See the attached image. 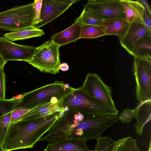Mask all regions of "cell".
<instances>
[{
    "label": "cell",
    "instance_id": "14",
    "mask_svg": "<svg viewBox=\"0 0 151 151\" xmlns=\"http://www.w3.org/2000/svg\"><path fill=\"white\" fill-rule=\"evenodd\" d=\"M86 140L65 137L53 143H48L45 151H89Z\"/></svg>",
    "mask_w": 151,
    "mask_h": 151
},
{
    "label": "cell",
    "instance_id": "10",
    "mask_svg": "<svg viewBox=\"0 0 151 151\" xmlns=\"http://www.w3.org/2000/svg\"><path fill=\"white\" fill-rule=\"evenodd\" d=\"M37 48L32 46L17 44L4 36L0 37V55L6 63L9 60L29 61Z\"/></svg>",
    "mask_w": 151,
    "mask_h": 151
},
{
    "label": "cell",
    "instance_id": "3",
    "mask_svg": "<svg viewBox=\"0 0 151 151\" xmlns=\"http://www.w3.org/2000/svg\"><path fill=\"white\" fill-rule=\"evenodd\" d=\"M75 89L63 81H56L22 95L15 109L30 110L55 99H63Z\"/></svg>",
    "mask_w": 151,
    "mask_h": 151
},
{
    "label": "cell",
    "instance_id": "30",
    "mask_svg": "<svg viewBox=\"0 0 151 151\" xmlns=\"http://www.w3.org/2000/svg\"><path fill=\"white\" fill-rule=\"evenodd\" d=\"M143 23L148 29L151 30V14L146 9L143 14Z\"/></svg>",
    "mask_w": 151,
    "mask_h": 151
},
{
    "label": "cell",
    "instance_id": "4",
    "mask_svg": "<svg viewBox=\"0 0 151 151\" xmlns=\"http://www.w3.org/2000/svg\"><path fill=\"white\" fill-rule=\"evenodd\" d=\"M63 107L85 116L118 114L119 111L106 107L91 97L82 86L75 88L63 100Z\"/></svg>",
    "mask_w": 151,
    "mask_h": 151
},
{
    "label": "cell",
    "instance_id": "25",
    "mask_svg": "<svg viewBox=\"0 0 151 151\" xmlns=\"http://www.w3.org/2000/svg\"><path fill=\"white\" fill-rule=\"evenodd\" d=\"M137 141L136 139L132 138L126 140L119 147L117 151H140Z\"/></svg>",
    "mask_w": 151,
    "mask_h": 151
},
{
    "label": "cell",
    "instance_id": "27",
    "mask_svg": "<svg viewBox=\"0 0 151 151\" xmlns=\"http://www.w3.org/2000/svg\"><path fill=\"white\" fill-rule=\"evenodd\" d=\"M4 67L0 70V99H6V75L4 71Z\"/></svg>",
    "mask_w": 151,
    "mask_h": 151
},
{
    "label": "cell",
    "instance_id": "33",
    "mask_svg": "<svg viewBox=\"0 0 151 151\" xmlns=\"http://www.w3.org/2000/svg\"><path fill=\"white\" fill-rule=\"evenodd\" d=\"M3 126L0 122V148L1 147L3 142Z\"/></svg>",
    "mask_w": 151,
    "mask_h": 151
},
{
    "label": "cell",
    "instance_id": "9",
    "mask_svg": "<svg viewBox=\"0 0 151 151\" xmlns=\"http://www.w3.org/2000/svg\"><path fill=\"white\" fill-rule=\"evenodd\" d=\"M83 10L103 20L114 18L125 19L120 0H89Z\"/></svg>",
    "mask_w": 151,
    "mask_h": 151
},
{
    "label": "cell",
    "instance_id": "13",
    "mask_svg": "<svg viewBox=\"0 0 151 151\" xmlns=\"http://www.w3.org/2000/svg\"><path fill=\"white\" fill-rule=\"evenodd\" d=\"M63 99H55L49 102L38 105L29 110L20 119L33 120L63 111L65 109L62 105Z\"/></svg>",
    "mask_w": 151,
    "mask_h": 151
},
{
    "label": "cell",
    "instance_id": "15",
    "mask_svg": "<svg viewBox=\"0 0 151 151\" xmlns=\"http://www.w3.org/2000/svg\"><path fill=\"white\" fill-rule=\"evenodd\" d=\"M83 24L79 22L75 23L66 29L53 35L51 40L60 46L80 39Z\"/></svg>",
    "mask_w": 151,
    "mask_h": 151
},
{
    "label": "cell",
    "instance_id": "6",
    "mask_svg": "<svg viewBox=\"0 0 151 151\" xmlns=\"http://www.w3.org/2000/svg\"><path fill=\"white\" fill-rule=\"evenodd\" d=\"M60 47L51 40L46 41L37 47L32 59L27 62L42 72L55 74L59 72L61 64Z\"/></svg>",
    "mask_w": 151,
    "mask_h": 151
},
{
    "label": "cell",
    "instance_id": "31",
    "mask_svg": "<svg viewBox=\"0 0 151 151\" xmlns=\"http://www.w3.org/2000/svg\"><path fill=\"white\" fill-rule=\"evenodd\" d=\"M138 1L144 7L145 9L151 14L150 7L148 1L147 0H139Z\"/></svg>",
    "mask_w": 151,
    "mask_h": 151
},
{
    "label": "cell",
    "instance_id": "8",
    "mask_svg": "<svg viewBox=\"0 0 151 151\" xmlns=\"http://www.w3.org/2000/svg\"><path fill=\"white\" fill-rule=\"evenodd\" d=\"M82 87L98 103L111 109L118 111L112 99L111 87L105 84L97 74H87Z\"/></svg>",
    "mask_w": 151,
    "mask_h": 151
},
{
    "label": "cell",
    "instance_id": "5",
    "mask_svg": "<svg viewBox=\"0 0 151 151\" xmlns=\"http://www.w3.org/2000/svg\"><path fill=\"white\" fill-rule=\"evenodd\" d=\"M34 2L0 12V29L11 32L33 26Z\"/></svg>",
    "mask_w": 151,
    "mask_h": 151
},
{
    "label": "cell",
    "instance_id": "18",
    "mask_svg": "<svg viewBox=\"0 0 151 151\" xmlns=\"http://www.w3.org/2000/svg\"><path fill=\"white\" fill-rule=\"evenodd\" d=\"M120 2L124 9L125 19L128 23L143 22L145 9L142 5L138 1L120 0Z\"/></svg>",
    "mask_w": 151,
    "mask_h": 151
},
{
    "label": "cell",
    "instance_id": "1",
    "mask_svg": "<svg viewBox=\"0 0 151 151\" xmlns=\"http://www.w3.org/2000/svg\"><path fill=\"white\" fill-rule=\"evenodd\" d=\"M65 110L33 120L21 119L10 124L1 149L11 151L33 148Z\"/></svg>",
    "mask_w": 151,
    "mask_h": 151
},
{
    "label": "cell",
    "instance_id": "20",
    "mask_svg": "<svg viewBox=\"0 0 151 151\" xmlns=\"http://www.w3.org/2000/svg\"><path fill=\"white\" fill-rule=\"evenodd\" d=\"M44 35V32L43 30L32 26L17 31L11 32L4 34L3 36L12 42L33 37H41Z\"/></svg>",
    "mask_w": 151,
    "mask_h": 151
},
{
    "label": "cell",
    "instance_id": "22",
    "mask_svg": "<svg viewBox=\"0 0 151 151\" xmlns=\"http://www.w3.org/2000/svg\"><path fill=\"white\" fill-rule=\"evenodd\" d=\"M127 137L114 141L109 137L98 138L93 150L97 151H117L119 147L126 140L130 138Z\"/></svg>",
    "mask_w": 151,
    "mask_h": 151
},
{
    "label": "cell",
    "instance_id": "11",
    "mask_svg": "<svg viewBox=\"0 0 151 151\" xmlns=\"http://www.w3.org/2000/svg\"><path fill=\"white\" fill-rule=\"evenodd\" d=\"M72 5L68 0H43L40 17L42 21L33 27L39 29L61 15Z\"/></svg>",
    "mask_w": 151,
    "mask_h": 151
},
{
    "label": "cell",
    "instance_id": "36",
    "mask_svg": "<svg viewBox=\"0 0 151 151\" xmlns=\"http://www.w3.org/2000/svg\"><path fill=\"white\" fill-rule=\"evenodd\" d=\"M0 151H3L1 148H0Z\"/></svg>",
    "mask_w": 151,
    "mask_h": 151
},
{
    "label": "cell",
    "instance_id": "23",
    "mask_svg": "<svg viewBox=\"0 0 151 151\" xmlns=\"http://www.w3.org/2000/svg\"><path fill=\"white\" fill-rule=\"evenodd\" d=\"M106 35L98 25L83 24L80 38H94Z\"/></svg>",
    "mask_w": 151,
    "mask_h": 151
},
{
    "label": "cell",
    "instance_id": "17",
    "mask_svg": "<svg viewBox=\"0 0 151 151\" xmlns=\"http://www.w3.org/2000/svg\"><path fill=\"white\" fill-rule=\"evenodd\" d=\"M134 118L137 120L134 125L135 131L138 135H142L144 126L151 120V100L139 101L134 109Z\"/></svg>",
    "mask_w": 151,
    "mask_h": 151
},
{
    "label": "cell",
    "instance_id": "37",
    "mask_svg": "<svg viewBox=\"0 0 151 151\" xmlns=\"http://www.w3.org/2000/svg\"><path fill=\"white\" fill-rule=\"evenodd\" d=\"M95 151V150H91V151Z\"/></svg>",
    "mask_w": 151,
    "mask_h": 151
},
{
    "label": "cell",
    "instance_id": "2",
    "mask_svg": "<svg viewBox=\"0 0 151 151\" xmlns=\"http://www.w3.org/2000/svg\"><path fill=\"white\" fill-rule=\"evenodd\" d=\"M119 120L118 114L85 116L75 112L67 137L86 140L97 139L107 128Z\"/></svg>",
    "mask_w": 151,
    "mask_h": 151
},
{
    "label": "cell",
    "instance_id": "32",
    "mask_svg": "<svg viewBox=\"0 0 151 151\" xmlns=\"http://www.w3.org/2000/svg\"><path fill=\"white\" fill-rule=\"evenodd\" d=\"M60 70L64 71H66L68 70L69 66L66 63H63L60 64L59 66Z\"/></svg>",
    "mask_w": 151,
    "mask_h": 151
},
{
    "label": "cell",
    "instance_id": "26",
    "mask_svg": "<svg viewBox=\"0 0 151 151\" xmlns=\"http://www.w3.org/2000/svg\"><path fill=\"white\" fill-rule=\"evenodd\" d=\"M135 115L134 109H131L128 108L124 109L119 116V120L124 123L127 124L129 122Z\"/></svg>",
    "mask_w": 151,
    "mask_h": 151
},
{
    "label": "cell",
    "instance_id": "7",
    "mask_svg": "<svg viewBox=\"0 0 151 151\" xmlns=\"http://www.w3.org/2000/svg\"><path fill=\"white\" fill-rule=\"evenodd\" d=\"M139 101L151 100V58L134 57L132 67Z\"/></svg>",
    "mask_w": 151,
    "mask_h": 151
},
{
    "label": "cell",
    "instance_id": "24",
    "mask_svg": "<svg viewBox=\"0 0 151 151\" xmlns=\"http://www.w3.org/2000/svg\"><path fill=\"white\" fill-rule=\"evenodd\" d=\"M103 20L85 11L83 9L80 15L75 21H78L83 25H98Z\"/></svg>",
    "mask_w": 151,
    "mask_h": 151
},
{
    "label": "cell",
    "instance_id": "29",
    "mask_svg": "<svg viewBox=\"0 0 151 151\" xmlns=\"http://www.w3.org/2000/svg\"><path fill=\"white\" fill-rule=\"evenodd\" d=\"M29 110H30L21 109H14L12 112L10 124L20 119Z\"/></svg>",
    "mask_w": 151,
    "mask_h": 151
},
{
    "label": "cell",
    "instance_id": "28",
    "mask_svg": "<svg viewBox=\"0 0 151 151\" xmlns=\"http://www.w3.org/2000/svg\"><path fill=\"white\" fill-rule=\"evenodd\" d=\"M43 0H35L34 1V9L35 13V24L42 21L40 14Z\"/></svg>",
    "mask_w": 151,
    "mask_h": 151
},
{
    "label": "cell",
    "instance_id": "21",
    "mask_svg": "<svg viewBox=\"0 0 151 151\" xmlns=\"http://www.w3.org/2000/svg\"><path fill=\"white\" fill-rule=\"evenodd\" d=\"M132 55L134 57L151 58V35L140 37L134 43Z\"/></svg>",
    "mask_w": 151,
    "mask_h": 151
},
{
    "label": "cell",
    "instance_id": "16",
    "mask_svg": "<svg viewBox=\"0 0 151 151\" xmlns=\"http://www.w3.org/2000/svg\"><path fill=\"white\" fill-rule=\"evenodd\" d=\"M129 24L125 19L114 18L103 20L98 26L106 35H115L120 39L126 33Z\"/></svg>",
    "mask_w": 151,
    "mask_h": 151
},
{
    "label": "cell",
    "instance_id": "19",
    "mask_svg": "<svg viewBox=\"0 0 151 151\" xmlns=\"http://www.w3.org/2000/svg\"><path fill=\"white\" fill-rule=\"evenodd\" d=\"M19 98L0 99V122L3 126V140L10 124L12 115L18 103Z\"/></svg>",
    "mask_w": 151,
    "mask_h": 151
},
{
    "label": "cell",
    "instance_id": "12",
    "mask_svg": "<svg viewBox=\"0 0 151 151\" xmlns=\"http://www.w3.org/2000/svg\"><path fill=\"white\" fill-rule=\"evenodd\" d=\"M145 35H151V30L142 22L130 23L128 29L124 37L119 39L121 45L132 55L134 43L140 37Z\"/></svg>",
    "mask_w": 151,
    "mask_h": 151
},
{
    "label": "cell",
    "instance_id": "35",
    "mask_svg": "<svg viewBox=\"0 0 151 151\" xmlns=\"http://www.w3.org/2000/svg\"><path fill=\"white\" fill-rule=\"evenodd\" d=\"M148 151H151V140H150V142L149 145V147Z\"/></svg>",
    "mask_w": 151,
    "mask_h": 151
},
{
    "label": "cell",
    "instance_id": "34",
    "mask_svg": "<svg viewBox=\"0 0 151 151\" xmlns=\"http://www.w3.org/2000/svg\"><path fill=\"white\" fill-rule=\"evenodd\" d=\"M6 63L0 55V70L3 67H4Z\"/></svg>",
    "mask_w": 151,
    "mask_h": 151
}]
</instances>
